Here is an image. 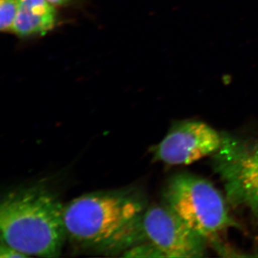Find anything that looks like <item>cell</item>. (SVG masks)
I'll list each match as a JSON object with an SVG mask.
<instances>
[{
    "label": "cell",
    "mask_w": 258,
    "mask_h": 258,
    "mask_svg": "<svg viewBox=\"0 0 258 258\" xmlns=\"http://www.w3.org/2000/svg\"><path fill=\"white\" fill-rule=\"evenodd\" d=\"M147 205L134 189L97 191L64 205L68 239L79 248L104 255H121L147 241L143 217Z\"/></svg>",
    "instance_id": "cell-1"
},
{
    "label": "cell",
    "mask_w": 258,
    "mask_h": 258,
    "mask_svg": "<svg viewBox=\"0 0 258 258\" xmlns=\"http://www.w3.org/2000/svg\"><path fill=\"white\" fill-rule=\"evenodd\" d=\"M64 210L46 185L11 190L0 203L1 240L29 257H59L68 239Z\"/></svg>",
    "instance_id": "cell-2"
},
{
    "label": "cell",
    "mask_w": 258,
    "mask_h": 258,
    "mask_svg": "<svg viewBox=\"0 0 258 258\" xmlns=\"http://www.w3.org/2000/svg\"><path fill=\"white\" fill-rule=\"evenodd\" d=\"M164 204L190 228L213 244L238 223L231 217L225 198L208 180L189 173L175 174L167 181Z\"/></svg>",
    "instance_id": "cell-3"
},
{
    "label": "cell",
    "mask_w": 258,
    "mask_h": 258,
    "mask_svg": "<svg viewBox=\"0 0 258 258\" xmlns=\"http://www.w3.org/2000/svg\"><path fill=\"white\" fill-rule=\"evenodd\" d=\"M222 134L221 146L212 154V167L230 205L258 220V140Z\"/></svg>",
    "instance_id": "cell-4"
},
{
    "label": "cell",
    "mask_w": 258,
    "mask_h": 258,
    "mask_svg": "<svg viewBox=\"0 0 258 258\" xmlns=\"http://www.w3.org/2000/svg\"><path fill=\"white\" fill-rule=\"evenodd\" d=\"M222 134L201 120L175 122L164 138L152 147L153 159L168 165H189L221 146Z\"/></svg>",
    "instance_id": "cell-5"
},
{
    "label": "cell",
    "mask_w": 258,
    "mask_h": 258,
    "mask_svg": "<svg viewBox=\"0 0 258 258\" xmlns=\"http://www.w3.org/2000/svg\"><path fill=\"white\" fill-rule=\"evenodd\" d=\"M144 232L166 257H201L206 252V240L165 204L146 209L143 217Z\"/></svg>",
    "instance_id": "cell-6"
},
{
    "label": "cell",
    "mask_w": 258,
    "mask_h": 258,
    "mask_svg": "<svg viewBox=\"0 0 258 258\" xmlns=\"http://www.w3.org/2000/svg\"><path fill=\"white\" fill-rule=\"evenodd\" d=\"M55 6L47 0H18L13 31L19 36L43 35L56 23Z\"/></svg>",
    "instance_id": "cell-7"
},
{
    "label": "cell",
    "mask_w": 258,
    "mask_h": 258,
    "mask_svg": "<svg viewBox=\"0 0 258 258\" xmlns=\"http://www.w3.org/2000/svg\"><path fill=\"white\" fill-rule=\"evenodd\" d=\"M18 8V0H0V29L2 31L13 30Z\"/></svg>",
    "instance_id": "cell-8"
},
{
    "label": "cell",
    "mask_w": 258,
    "mask_h": 258,
    "mask_svg": "<svg viewBox=\"0 0 258 258\" xmlns=\"http://www.w3.org/2000/svg\"><path fill=\"white\" fill-rule=\"evenodd\" d=\"M126 257H165L162 252L150 241L134 246L122 254Z\"/></svg>",
    "instance_id": "cell-9"
},
{
    "label": "cell",
    "mask_w": 258,
    "mask_h": 258,
    "mask_svg": "<svg viewBox=\"0 0 258 258\" xmlns=\"http://www.w3.org/2000/svg\"><path fill=\"white\" fill-rule=\"evenodd\" d=\"M28 254L20 252L14 247L8 245L1 240L0 246V258L28 257Z\"/></svg>",
    "instance_id": "cell-10"
},
{
    "label": "cell",
    "mask_w": 258,
    "mask_h": 258,
    "mask_svg": "<svg viewBox=\"0 0 258 258\" xmlns=\"http://www.w3.org/2000/svg\"><path fill=\"white\" fill-rule=\"evenodd\" d=\"M54 6H63L71 3L73 0H47Z\"/></svg>",
    "instance_id": "cell-11"
}]
</instances>
